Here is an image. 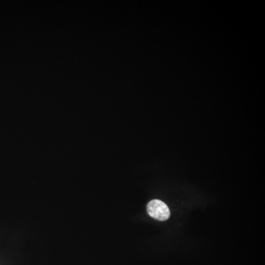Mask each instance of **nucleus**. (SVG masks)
<instances>
[{
  "label": "nucleus",
  "mask_w": 265,
  "mask_h": 265,
  "mask_svg": "<svg viewBox=\"0 0 265 265\" xmlns=\"http://www.w3.org/2000/svg\"><path fill=\"white\" fill-rule=\"evenodd\" d=\"M147 211L150 216L160 221L168 220L171 212L166 203L158 199L152 200L147 206Z\"/></svg>",
  "instance_id": "1"
}]
</instances>
